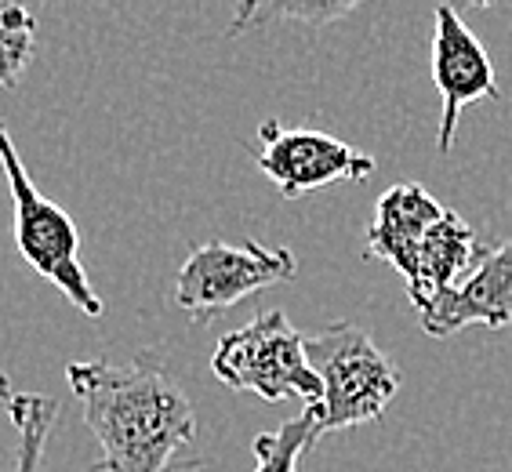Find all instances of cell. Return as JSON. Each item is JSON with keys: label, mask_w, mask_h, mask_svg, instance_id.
Masks as SVG:
<instances>
[{"label": "cell", "mask_w": 512, "mask_h": 472, "mask_svg": "<svg viewBox=\"0 0 512 472\" xmlns=\"http://www.w3.org/2000/svg\"><path fill=\"white\" fill-rule=\"evenodd\" d=\"M211 371L237 393H255L266 404L298 396L306 407L320 404V378L309 367L306 335H298L284 309H266L251 324L222 335Z\"/></svg>", "instance_id": "cell-4"}, {"label": "cell", "mask_w": 512, "mask_h": 472, "mask_svg": "<svg viewBox=\"0 0 512 472\" xmlns=\"http://www.w3.org/2000/svg\"><path fill=\"white\" fill-rule=\"evenodd\" d=\"M4 411H8L15 436H19V443H15V472H40L51 425L59 418V400L37 393H11Z\"/></svg>", "instance_id": "cell-11"}, {"label": "cell", "mask_w": 512, "mask_h": 472, "mask_svg": "<svg viewBox=\"0 0 512 472\" xmlns=\"http://www.w3.org/2000/svg\"><path fill=\"white\" fill-rule=\"evenodd\" d=\"M66 378L102 447L95 472L197 469L186 458L197 443V411L160 353L146 349L128 364L84 360L69 364Z\"/></svg>", "instance_id": "cell-1"}, {"label": "cell", "mask_w": 512, "mask_h": 472, "mask_svg": "<svg viewBox=\"0 0 512 472\" xmlns=\"http://www.w3.org/2000/svg\"><path fill=\"white\" fill-rule=\"evenodd\" d=\"M433 84L440 91V153H451L458 135V117L469 102L498 99V77L476 33L451 4H436L433 11Z\"/></svg>", "instance_id": "cell-7"}, {"label": "cell", "mask_w": 512, "mask_h": 472, "mask_svg": "<svg viewBox=\"0 0 512 472\" xmlns=\"http://www.w3.org/2000/svg\"><path fill=\"white\" fill-rule=\"evenodd\" d=\"M320 440L316 429V411H306L284 422L276 433H262L255 440V472H298V458L306 451H313V443Z\"/></svg>", "instance_id": "cell-12"}, {"label": "cell", "mask_w": 512, "mask_h": 472, "mask_svg": "<svg viewBox=\"0 0 512 472\" xmlns=\"http://www.w3.org/2000/svg\"><path fill=\"white\" fill-rule=\"evenodd\" d=\"M0 400H4V404L11 400V378L4 371H0Z\"/></svg>", "instance_id": "cell-15"}, {"label": "cell", "mask_w": 512, "mask_h": 472, "mask_svg": "<svg viewBox=\"0 0 512 472\" xmlns=\"http://www.w3.org/2000/svg\"><path fill=\"white\" fill-rule=\"evenodd\" d=\"M258 142V168L284 200H298L335 182H360L378 168L375 157L356 153L342 138L309 128H284L280 120H266L258 128Z\"/></svg>", "instance_id": "cell-6"}, {"label": "cell", "mask_w": 512, "mask_h": 472, "mask_svg": "<svg viewBox=\"0 0 512 472\" xmlns=\"http://www.w3.org/2000/svg\"><path fill=\"white\" fill-rule=\"evenodd\" d=\"M0 168H4L11 204H15V247L22 262L48 284H55V291H62L88 320H102L106 305L80 266L77 226L55 200H48L37 189L4 124H0Z\"/></svg>", "instance_id": "cell-3"}, {"label": "cell", "mask_w": 512, "mask_h": 472, "mask_svg": "<svg viewBox=\"0 0 512 472\" xmlns=\"http://www.w3.org/2000/svg\"><path fill=\"white\" fill-rule=\"evenodd\" d=\"M444 215L447 207L418 182H400V186L385 189L375 204V218L367 226L364 258L389 262L407 280L414 273V262H418L425 236Z\"/></svg>", "instance_id": "cell-9"}, {"label": "cell", "mask_w": 512, "mask_h": 472, "mask_svg": "<svg viewBox=\"0 0 512 472\" xmlns=\"http://www.w3.org/2000/svg\"><path fill=\"white\" fill-rule=\"evenodd\" d=\"M295 269L298 262L287 247H266L258 240L233 247L211 240V244L193 247L178 269L175 305L193 324H207L211 316L226 313L244 298L266 287L287 284Z\"/></svg>", "instance_id": "cell-5"}, {"label": "cell", "mask_w": 512, "mask_h": 472, "mask_svg": "<svg viewBox=\"0 0 512 472\" xmlns=\"http://www.w3.org/2000/svg\"><path fill=\"white\" fill-rule=\"evenodd\" d=\"M353 11V4H240L237 19L229 26V33H244L251 22H266V19H298L320 30L327 22H338Z\"/></svg>", "instance_id": "cell-14"}, {"label": "cell", "mask_w": 512, "mask_h": 472, "mask_svg": "<svg viewBox=\"0 0 512 472\" xmlns=\"http://www.w3.org/2000/svg\"><path fill=\"white\" fill-rule=\"evenodd\" d=\"M306 356L320 378V404L313 407L320 436L382 418L404 382L400 367L353 320H338L306 338Z\"/></svg>", "instance_id": "cell-2"}, {"label": "cell", "mask_w": 512, "mask_h": 472, "mask_svg": "<svg viewBox=\"0 0 512 472\" xmlns=\"http://www.w3.org/2000/svg\"><path fill=\"white\" fill-rule=\"evenodd\" d=\"M425 335L451 338L465 327H509L512 324V236L491 247L483 262L440 298L418 309Z\"/></svg>", "instance_id": "cell-8"}, {"label": "cell", "mask_w": 512, "mask_h": 472, "mask_svg": "<svg viewBox=\"0 0 512 472\" xmlns=\"http://www.w3.org/2000/svg\"><path fill=\"white\" fill-rule=\"evenodd\" d=\"M487 236L480 229H473L458 211H447L429 236H425L414 273L407 276V295H411L414 309L440 298L444 291H451L454 284H462L465 276L473 273V266H480L487 255Z\"/></svg>", "instance_id": "cell-10"}, {"label": "cell", "mask_w": 512, "mask_h": 472, "mask_svg": "<svg viewBox=\"0 0 512 472\" xmlns=\"http://www.w3.org/2000/svg\"><path fill=\"white\" fill-rule=\"evenodd\" d=\"M37 19L19 4L0 0V88H15L33 59Z\"/></svg>", "instance_id": "cell-13"}]
</instances>
